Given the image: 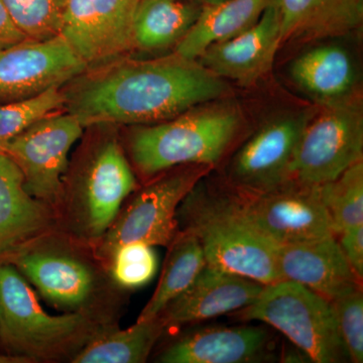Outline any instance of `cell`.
Returning a JSON list of instances; mask_svg holds the SVG:
<instances>
[{
	"label": "cell",
	"mask_w": 363,
	"mask_h": 363,
	"mask_svg": "<svg viewBox=\"0 0 363 363\" xmlns=\"http://www.w3.org/2000/svg\"><path fill=\"white\" fill-rule=\"evenodd\" d=\"M138 0H66L59 35L87 69L126 57L135 49Z\"/></svg>",
	"instance_id": "cell-10"
},
{
	"label": "cell",
	"mask_w": 363,
	"mask_h": 363,
	"mask_svg": "<svg viewBox=\"0 0 363 363\" xmlns=\"http://www.w3.org/2000/svg\"><path fill=\"white\" fill-rule=\"evenodd\" d=\"M62 90L65 111L85 128L162 123L223 96L227 86L198 60L174 52L114 60L87 69Z\"/></svg>",
	"instance_id": "cell-1"
},
{
	"label": "cell",
	"mask_w": 363,
	"mask_h": 363,
	"mask_svg": "<svg viewBox=\"0 0 363 363\" xmlns=\"http://www.w3.org/2000/svg\"><path fill=\"white\" fill-rule=\"evenodd\" d=\"M16 252L13 266L52 305L76 310L89 300L95 278L85 262L52 250H20Z\"/></svg>",
	"instance_id": "cell-18"
},
{
	"label": "cell",
	"mask_w": 363,
	"mask_h": 363,
	"mask_svg": "<svg viewBox=\"0 0 363 363\" xmlns=\"http://www.w3.org/2000/svg\"><path fill=\"white\" fill-rule=\"evenodd\" d=\"M201 180L179 206V231L198 238L208 266L264 286L281 281L277 269L278 245L247 220L236 193L214 192Z\"/></svg>",
	"instance_id": "cell-2"
},
{
	"label": "cell",
	"mask_w": 363,
	"mask_h": 363,
	"mask_svg": "<svg viewBox=\"0 0 363 363\" xmlns=\"http://www.w3.org/2000/svg\"><path fill=\"white\" fill-rule=\"evenodd\" d=\"M91 330L83 313L45 312L25 277L13 264L0 260V342L9 354L30 362L56 359L81 350Z\"/></svg>",
	"instance_id": "cell-4"
},
{
	"label": "cell",
	"mask_w": 363,
	"mask_h": 363,
	"mask_svg": "<svg viewBox=\"0 0 363 363\" xmlns=\"http://www.w3.org/2000/svg\"><path fill=\"white\" fill-rule=\"evenodd\" d=\"M281 43L340 37L363 21V0H279Z\"/></svg>",
	"instance_id": "cell-20"
},
{
	"label": "cell",
	"mask_w": 363,
	"mask_h": 363,
	"mask_svg": "<svg viewBox=\"0 0 363 363\" xmlns=\"http://www.w3.org/2000/svg\"><path fill=\"white\" fill-rule=\"evenodd\" d=\"M208 167L188 164L160 177L136 193L102 236L99 255L109 260L116 250L131 242L169 247L179 233V206L206 174Z\"/></svg>",
	"instance_id": "cell-6"
},
{
	"label": "cell",
	"mask_w": 363,
	"mask_h": 363,
	"mask_svg": "<svg viewBox=\"0 0 363 363\" xmlns=\"http://www.w3.org/2000/svg\"><path fill=\"white\" fill-rule=\"evenodd\" d=\"M87 70L66 40L28 39L0 51V102L37 96L63 87Z\"/></svg>",
	"instance_id": "cell-12"
},
{
	"label": "cell",
	"mask_w": 363,
	"mask_h": 363,
	"mask_svg": "<svg viewBox=\"0 0 363 363\" xmlns=\"http://www.w3.org/2000/svg\"><path fill=\"white\" fill-rule=\"evenodd\" d=\"M319 186L334 235L363 224V162L351 166L340 176Z\"/></svg>",
	"instance_id": "cell-26"
},
{
	"label": "cell",
	"mask_w": 363,
	"mask_h": 363,
	"mask_svg": "<svg viewBox=\"0 0 363 363\" xmlns=\"http://www.w3.org/2000/svg\"><path fill=\"white\" fill-rule=\"evenodd\" d=\"M238 197L247 220L276 245L334 235L318 185L291 180L264 194Z\"/></svg>",
	"instance_id": "cell-11"
},
{
	"label": "cell",
	"mask_w": 363,
	"mask_h": 363,
	"mask_svg": "<svg viewBox=\"0 0 363 363\" xmlns=\"http://www.w3.org/2000/svg\"><path fill=\"white\" fill-rule=\"evenodd\" d=\"M290 72L301 89L324 105L347 99L355 83L352 60L337 45L304 52L293 62Z\"/></svg>",
	"instance_id": "cell-22"
},
{
	"label": "cell",
	"mask_w": 363,
	"mask_h": 363,
	"mask_svg": "<svg viewBox=\"0 0 363 363\" xmlns=\"http://www.w3.org/2000/svg\"><path fill=\"white\" fill-rule=\"evenodd\" d=\"M169 247L159 285L140 312L138 321L159 316L166 306L181 295L206 266L201 243L193 234L179 231Z\"/></svg>",
	"instance_id": "cell-25"
},
{
	"label": "cell",
	"mask_w": 363,
	"mask_h": 363,
	"mask_svg": "<svg viewBox=\"0 0 363 363\" xmlns=\"http://www.w3.org/2000/svg\"><path fill=\"white\" fill-rule=\"evenodd\" d=\"M274 0H224L203 6L187 35L176 45V54L197 60L210 45L233 39L259 20Z\"/></svg>",
	"instance_id": "cell-21"
},
{
	"label": "cell",
	"mask_w": 363,
	"mask_h": 363,
	"mask_svg": "<svg viewBox=\"0 0 363 363\" xmlns=\"http://www.w3.org/2000/svg\"><path fill=\"white\" fill-rule=\"evenodd\" d=\"M166 326L159 317L136 321L124 330L107 331L90 339L76 353L75 363H143L147 362L152 348Z\"/></svg>",
	"instance_id": "cell-24"
},
{
	"label": "cell",
	"mask_w": 363,
	"mask_h": 363,
	"mask_svg": "<svg viewBox=\"0 0 363 363\" xmlns=\"http://www.w3.org/2000/svg\"><path fill=\"white\" fill-rule=\"evenodd\" d=\"M339 335L351 362H363L362 286H357L330 301Z\"/></svg>",
	"instance_id": "cell-30"
},
{
	"label": "cell",
	"mask_w": 363,
	"mask_h": 363,
	"mask_svg": "<svg viewBox=\"0 0 363 363\" xmlns=\"http://www.w3.org/2000/svg\"><path fill=\"white\" fill-rule=\"evenodd\" d=\"M344 257L355 276L363 279V224L345 229L335 235Z\"/></svg>",
	"instance_id": "cell-31"
},
{
	"label": "cell",
	"mask_w": 363,
	"mask_h": 363,
	"mask_svg": "<svg viewBox=\"0 0 363 363\" xmlns=\"http://www.w3.org/2000/svg\"><path fill=\"white\" fill-rule=\"evenodd\" d=\"M281 45V11L274 0L248 30L210 45L197 60L218 77L250 86L271 70Z\"/></svg>",
	"instance_id": "cell-14"
},
{
	"label": "cell",
	"mask_w": 363,
	"mask_h": 363,
	"mask_svg": "<svg viewBox=\"0 0 363 363\" xmlns=\"http://www.w3.org/2000/svg\"><path fill=\"white\" fill-rule=\"evenodd\" d=\"M274 343L262 326L210 327L177 339L157 358L162 363H250L272 359Z\"/></svg>",
	"instance_id": "cell-17"
},
{
	"label": "cell",
	"mask_w": 363,
	"mask_h": 363,
	"mask_svg": "<svg viewBox=\"0 0 363 363\" xmlns=\"http://www.w3.org/2000/svg\"><path fill=\"white\" fill-rule=\"evenodd\" d=\"M30 362L26 358L11 354H0V363H26Z\"/></svg>",
	"instance_id": "cell-33"
},
{
	"label": "cell",
	"mask_w": 363,
	"mask_h": 363,
	"mask_svg": "<svg viewBox=\"0 0 363 363\" xmlns=\"http://www.w3.org/2000/svg\"><path fill=\"white\" fill-rule=\"evenodd\" d=\"M204 6H207V4H219V2L224 1V0H200Z\"/></svg>",
	"instance_id": "cell-34"
},
{
	"label": "cell",
	"mask_w": 363,
	"mask_h": 363,
	"mask_svg": "<svg viewBox=\"0 0 363 363\" xmlns=\"http://www.w3.org/2000/svg\"><path fill=\"white\" fill-rule=\"evenodd\" d=\"M276 259L281 281H296L328 301L362 286L335 235L278 245Z\"/></svg>",
	"instance_id": "cell-16"
},
{
	"label": "cell",
	"mask_w": 363,
	"mask_h": 363,
	"mask_svg": "<svg viewBox=\"0 0 363 363\" xmlns=\"http://www.w3.org/2000/svg\"><path fill=\"white\" fill-rule=\"evenodd\" d=\"M264 285L206 264L192 284L159 315L164 326L196 323L252 304Z\"/></svg>",
	"instance_id": "cell-15"
},
{
	"label": "cell",
	"mask_w": 363,
	"mask_h": 363,
	"mask_svg": "<svg viewBox=\"0 0 363 363\" xmlns=\"http://www.w3.org/2000/svg\"><path fill=\"white\" fill-rule=\"evenodd\" d=\"M133 169L114 136L93 149L73 191V215L89 238H101L113 223L124 200L135 190Z\"/></svg>",
	"instance_id": "cell-9"
},
{
	"label": "cell",
	"mask_w": 363,
	"mask_h": 363,
	"mask_svg": "<svg viewBox=\"0 0 363 363\" xmlns=\"http://www.w3.org/2000/svg\"><path fill=\"white\" fill-rule=\"evenodd\" d=\"M112 278L125 289H138L156 274L157 259L154 248L143 242H131L116 250L109 259Z\"/></svg>",
	"instance_id": "cell-29"
},
{
	"label": "cell",
	"mask_w": 363,
	"mask_h": 363,
	"mask_svg": "<svg viewBox=\"0 0 363 363\" xmlns=\"http://www.w3.org/2000/svg\"><path fill=\"white\" fill-rule=\"evenodd\" d=\"M240 128L233 109L191 108L154 124L135 125L128 150L136 171L147 178L188 164L212 166L223 157Z\"/></svg>",
	"instance_id": "cell-3"
},
{
	"label": "cell",
	"mask_w": 363,
	"mask_h": 363,
	"mask_svg": "<svg viewBox=\"0 0 363 363\" xmlns=\"http://www.w3.org/2000/svg\"><path fill=\"white\" fill-rule=\"evenodd\" d=\"M65 111L62 87H54L37 96L0 104V152L33 123Z\"/></svg>",
	"instance_id": "cell-27"
},
{
	"label": "cell",
	"mask_w": 363,
	"mask_h": 363,
	"mask_svg": "<svg viewBox=\"0 0 363 363\" xmlns=\"http://www.w3.org/2000/svg\"><path fill=\"white\" fill-rule=\"evenodd\" d=\"M234 313L243 321L274 327L312 362L335 363L348 357L330 301L296 281L264 285L252 304Z\"/></svg>",
	"instance_id": "cell-5"
},
{
	"label": "cell",
	"mask_w": 363,
	"mask_h": 363,
	"mask_svg": "<svg viewBox=\"0 0 363 363\" xmlns=\"http://www.w3.org/2000/svg\"><path fill=\"white\" fill-rule=\"evenodd\" d=\"M84 126L64 111L40 119L2 150L20 168L28 194L48 206L65 195L69 154Z\"/></svg>",
	"instance_id": "cell-8"
},
{
	"label": "cell",
	"mask_w": 363,
	"mask_h": 363,
	"mask_svg": "<svg viewBox=\"0 0 363 363\" xmlns=\"http://www.w3.org/2000/svg\"><path fill=\"white\" fill-rule=\"evenodd\" d=\"M28 39L11 18L4 2L0 0V51Z\"/></svg>",
	"instance_id": "cell-32"
},
{
	"label": "cell",
	"mask_w": 363,
	"mask_h": 363,
	"mask_svg": "<svg viewBox=\"0 0 363 363\" xmlns=\"http://www.w3.org/2000/svg\"><path fill=\"white\" fill-rule=\"evenodd\" d=\"M309 117H285L267 123L233 157L229 179L236 194H264L292 180L291 164Z\"/></svg>",
	"instance_id": "cell-13"
},
{
	"label": "cell",
	"mask_w": 363,
	"mask_h": 363,
	"mask_svg": "<svg viewBox=\"0 0 363 363\" xmlns=\"http://www.w3.org/2000/svg\"><path fill=\"white\" fill-rule=\"evenodd\" d=\"M203 6L200 0H138L133 21L135 49L150 52L178 45Z\"/></svg>",
	"instance_id": "cell-23"
},
{
	"label": "cell",
	"mask_w": 363,
	"mask_h": 363,
	"mask_svg": "<svg viewBox=\"0 0 363 363\" xmlns=\"http://www.w3.org/2000/svg\"><path fill=\"white\" fill-rule=\"evenodd\" d=\"M308 121L291 164V178L306 185L334 180L363 156V114L357 102L341 100Z\"/></svg>",
	"instance_id": "cell-7"
},
{
	"label": "cell",
	"mask_w": 363,
	"mask_h": 363,
	"mask_svg": "<svg viewBox=\"0 0 363 363\" xmlns=\"http://www.w3.org/2000/svg\"><path fill=\"white\" fill-rule=\"evenodd\" d=\"M16 25L30 40H43L60 33L66 0H1Z\"/></svg>",
	"instance_id": "cell-28"
},
{
	"label": "cell",
	"mask_w": 363,
	"mask_h": 363,
	"mask_svg": "<svg viewBox=\"0 0 363 363\" xmlns=\"http://www.w3.org/2000/svg\"><path fill=\"white\" fill-rule=\"evenodd\" d=\"M51 222L50 206L28 194L18 164L0 152V260L42 234Z\"/></svg>",
	"instance_id": "cell-19"
}]
</instances>
